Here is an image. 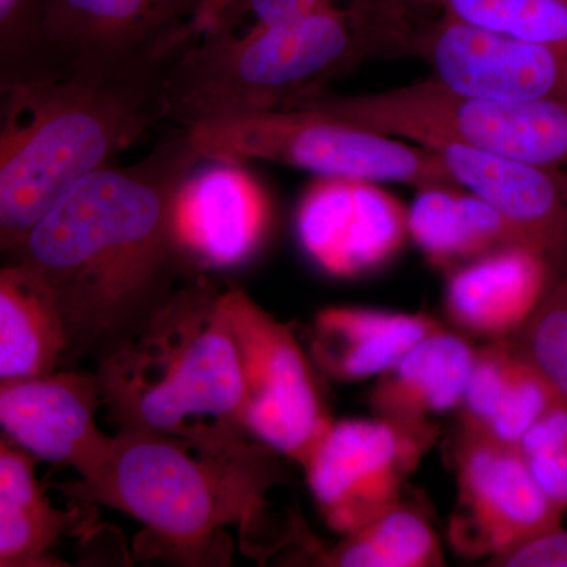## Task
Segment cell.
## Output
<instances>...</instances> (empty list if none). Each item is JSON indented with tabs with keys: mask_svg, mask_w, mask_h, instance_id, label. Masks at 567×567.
I'll return each mask as SVG.
<instances>
[{
	"mask_svg": "<svg viewBox=\"0 0 567 567\" xmlns=\"http://www.w3.org/2000/svg\"><path fill=\"white\" fill-rule=\"evenodd\" d=\"M301 104L421 147L456 145L543 166L567 164L566 104L488 99L434 76L364 95L324 92Z\"/></svg>",
	"mask_w": 567,
	"mask_h": 567,
	"instance_id": "6",
	"label": "cell"
},
{
	"mask_svg": "<svg viewBox=\"0 0 567 567\" xmlns=\"http://www.w3.org/2000/svg\"><path fill=\"white\" fill-rule=\"evenodd\" d=\"M453 461L457 499L447 539L461 557L492 561L563 527L517 447L458 431Z\"/></svg>",
	"mask_w": 567,
	"mask_h": 567,
	"instance_id": "10",
	"label": "cell"
},
{
	"mask_svg": "<svg viewBox=\"0 0 567 567\" xmlns=\"http://www.w3.org/2000/svg\"><path fill=\"white\" fill-rule=\"evenodd\" d=\"M476 352L468 339L446 328L425 336L377 377L369 393L372 413L417 423L457 410Z\"/></svg>",
	"mask_w": 567,
	"mask_h": 567,
	"instance_id": "19",
	"label": "cell"
},
{
	"mask_svg": "<svg viewBox=\"0 0 567 567\" xmlns=\"http://www.w3.org/2000/svg\"><path fill=\"white\" fill-rule=\"evenodd\" d=\"M442 323L424 315L330 306L309 330V357L317 371L342 383L379 377Z\"/></svg>",
	"mask_w": 567,
	"mask_h": 567,
	"instance_id": "18",
	"label": "cell"
},
{
	"mask_svg": "<svg viewBox=\"0 0 567 567\" xmlns=\"http://www.w3.org/2000/svg\"><path fill=\"white\" fill-rule=\"evenodd\" d=\"M233 2L234 0H203L192 21L193 35H199V33L207 31L216 18Z\"/></svg>",
	"mask_w": 567,
	"mask_h": 567,
	"instance_id": "33",
	"label": "cell"
},
{
	"mask_svg": "<svg viewBox=\"0 0 567 567\" xmlns=\"http://www.w3.org/2000/svg\"><path fill=\"white\" fill-rule=\"evenodd\" d=\"M409 235L429 262L446 274L484 254L522 246L491 205L457 185L417 189L409 208Z\"/></svg>",
	"mask_w": 567,
	"mask_h": 567,
	"instance_id": "20",
	"label": "cell"
},
{
	"mask_svg": "<svg viewBox=\"0 0 567 567\" xmlns=\"http://www.w3.org/2000/svg\"><path fill=\"white\" fill-rule=\"evenodd\" d=\"M481 31L528 41L567 40V0H409Z\"/></svg>",
	"mask_w": 567,
	"mask_h": 567,
	"instance_id": "24",
	"label": "cell"
},
{
	"mask_svg": "<svg viewBox=\"0 0 567 567\" xmlns=\"http://www.w3.org/2000/svg\"><path fill=\"white\" fill-rule=\"evenodd\" d=\"M439 156L454 185L491 205L518 245L539 254L555 276L567 265V173L456 145L425 147Z\"/></svg>",
	"mask_w": 567,
	"mask_h": 567,
	"instance_id": "15",
	"label": "cell"
},
{
	"mask_svg": "<svg viewBox=\"0 0 567 567\" xmlns=\"http://www.w3.org/2000/svg\"><path fill=\"white\" fill-rule=\"evenodd\" d=\"M488 566L567 567V529L558 528L492 559Z\"/></svg>",
	"mask_w": 567,
	"mask_h": 567,
	"instance_id": "30",
	"label": "cell"
},
{
	"mask_svg": "<svg viewBox=\"0 0 567 567\" xmlns=\"http://www.w3.org/2000/svg\"><path fill=\"white\" fill-rule=\"evenodd\" d=\"M517 349L511 339L488 341L477 350L464 399L458 405L461 427L468 434H483L502 404L516 363Z\"/></svg>",
	"mask_w": 567,
	"mask_h": 567,
	"instance_id": "28",
	"label": "cell"
},
{
	"mask_svg": "<svg viewBox=\"0 0 567 567\" xmlns=\"http://www.w3.org/2000/svg\"><path fill=\"white\" fill-rule=\"evenodd\" d=\"M203 162L177 128L137 162L85 175L0 259L50 293L65 330L63 365L106 360L205 271L177 226L183 189Z\"/></svg>",
	"mask_w": 567,
	"mask_h": 567,
	"instance_id": "1",
	"label": "cell"
},
{
	"mask_svg": "<svg viewBox=\"0 0 567 567\" xmlns=\"http://www.w3.org/2000/svg\"><path fill=\"white\" fill-rule=\"evenodd\" d=\"M511 341L567 404V265Z\"/></svg>",
	"mask_w": 567,
	"mask_h": 567,
	"instance_id": "26",
	"label": "cell"
},
{
	"mask_svg": "<svg viewBox=\"0 0 567 567\" xmlns=\"http://www.w3.org/2000/svg\"><path fill=\"white\" fill-rule=\"evenodd\" d=\"M78 520V513L52 506L50 499L24 502L0 496V567L35 566Z\"/></svg>",
	"mask_w": 567,
	"mask_h": 567,
	"instance_id": "25",
	"label": "cell"
},
{
	"mask_svg": "<svg viewBox=\"0 0 567 567\" xmlns=\"http://www.w3.org/2000/svg\"><path fill=\"white\" fill-rule=\"evenodd\" d=\"M421 17L406 0H347L279 28L194 35L164 66V121L186 130L290 110L361 63L405 54Z\"/></svg>",
	"mask_w": 567,
	"mask_h": 567,
	"instance_id": "2",
	"label": "cell"
},
{
	"mask_svg": "<svg viewBox=\"0 0 567 567\" xmlns=\"http://www.w3.org/2000/svg\"><path fill=\"white\" fill-rule=\"evenodd\" d=\"M558 401L563 399L548 383L543 372L517 349L516 363L502 404L486 431L477 435L499 445L517 447L528 429Z\"/></svg>",
	"mask_w": 567,
	"mask_h": 567,
	"instance_id": "27",
	"label": "cell"
},
{
	"mask_svg": "<svg viewBox=\"0 0 567 567\" xmlns=\"http://www.w3.org/2000/svg\"><path fill=\"white\" fill-rule=\"evenodd\" d=\"M439 435L432 421H333L301 465L324 524L349 535L399 505Z\"/></svg>",
	"mask_w": 567,
	"mask_h": 567,
	"instance_id": "9",
	"label": "cell"
},
{
	"mask_svg": "<svg viewBox=\"0 0 567 567\" xmlns=\"http://www.w3.org/2000/svg\"><path fill=\"white\" fill-rule=\"evenodd\" d=\"M48 0H0V91L65 76L73 63L47 31Z\"/></svg>",
	"mask_w": 567,
	"mask_h": 567,
	"instance_id": "23",
	"label": "cell"
},
{
	"mask_svg": "<svg viewBox=\"0 0 567 567\" xmlns=\"http://www.w3.org/2000/svg\"><path fill=\"white\" fill-rule=\"evenodd\" d=\"M117 431L219 447L246 439L244 375L223 287L205 271L183 284L132 342L96 364Z\"/></svg>",
	"mask_w": 567,
	"mask_h": 567,
	"instance_id": "5",
	"label": "cell"
},
{
	"mask_svg": "<svg viewBox=\"0 0 567 567\" xmlns=\"http://www.w3.org/2000/svg\"><path fill=\"white\" fill-rule=\"evenodd\" d=\"M347 0H234L207 31H264L305 20ZM204 33V32H203Z\"/></svg>",
	"mask_w": 567,
	"mask_h": 567,
	"instance_id": "29",
	"label": "cell"
},
{
	"mask_svg": "<svg viewBox=\"0 0 567 567\" xmlns=\"http://www.w3.org/2000/svg\"><path fill=\"white\" fill-rule=\"evenodd\" d=\"M212 169L193 174L178 204L182 244L203 270L244 264L270 226L267 200L238 163L208 162Z\"/></svg>",
	"mask_w": 567,
	"mask_h": 567,
	"instance_id": "16",
	"label": "cell"
},
{
	"mask_svg": "<svg viewBox=\"0 0 567 567\" xmlns=\"http://www.w3.org/2000/svg\"><path fill=\"white\" fill-rule=\"evenodd\" d=\"M406 54L427 63L435 80L457 91L567 106V40L513 39L424 11Z\"/></svg>",
	"mask_w": 567,
	"mask_h": 567,
	"instance_id": "11",
	"label": "cell"
},
{
	"mask_svg": "<svg viewBox=\"0 0 567 567\" xmlns=\"http://www.w3.org/2000/svg\"><path fill=\"white\" fill-rule=\"evenodd\" d=\"M271 447L248 440L199 447L174 436L117 431L95 475L66 484L63 495L112 507L144 525L153 555L185 565L226 559L223 528L251 529L282 470Z\"/></svg>",
	"mask_w": 567,
	"mask_h": 567,
	"instance_id": "4",
	"label": "cell"
},
{
	"mask_svg": "<svg viewBox=\"0 0 567 567\" xmlns=\"http://www.w3.org/2000/svg\"><path fill=\"white\" fill-rule=\"evenodd\" d=\"M334 567L445 566L442 543L431 522L402 499L317 558Z\"/></svg>",
	"mask_w": 567,
	"mask_h": 567,
	"instance_id": "22",
	"label": "cell"
},
{
	"mask_svg": "<svg viewBox=\"0 0 567 567\" xmlns=\"http://www.w3.org/2000/svg\"><path fill=\"white\" fill-rule=\"evenodd\" d=\"M185 132L204 162L278 163L319 178L417 189L454 185L429 148L338 121L309 104L205 122Z\"/></svg>",
	"mask_w": 567,
	"mask_h": 567,
	"instance_id": "7",
	"label": "cell"
},
{
	"mask_svg": "<svg viewBox=\"0 0 567 567\" xmlns=\"http://www.w3.org/2000/svg\"><path fill=\"white\" fill-rule=\"evenodd\" d=\"M297 235L324 274L357 278L401 251L410 237L409 210L377 183L319 178L298 207Z\"/></svg>",
	"mask_w": 567,
	"mask_h": 567,
	"instance_id": "12",
	"label": "cell"
},
{
	"mask_svg": "<svg viewBox=\"0 0 567 567\" xmlns=\"http://www.w3.org/2000/svg\"><path fill=\"white\" fill-rule=\"evenodd\" d=\"M76 62L0 91V259L85 175L164 122V66Z\"/></svg>",
	"mask_w": 567,
	"mask_h": 567,
	"instance_id": "3",
	"label": "cell"
},
{
	"mask_svg": "<svg viewBox=\"0 0 567 567\" xmlns=\"http://www.w3.org/2000/svg\"><path fill=\"white\" fill-rule=\"evenodd\" d=\"M203 0H48L47 31L71 63H166L193 39Z\"/></svg>",
	"mask_w": 567,
	"mask_h": 567,
	"instance_id": "14",
	"label": "cell"
},
{
	"mask_svg": "<svg viewBox=\"0 0 567 567\" xmlns=\"http://www.w3.org/2000/svg\"><path fill=\"white\" fill-rule=\"evenodd\" d=\"M65 352V330L50 293L20 265L0 260V380L51 374Z\"/></svg>",
	"mask_w": 567,
	"mask_h": 567,
	"instance_id": "21",
	"label": "cell"
},
{
	"mask_svg": "<svg viewBox=\"0 0 567 567\" xmlns=\"http://www.w3.org/2000/svg\"><path fill=\"white\" fill-rule=\"evenodd\" d=\"M557 276L525 246H506L447 274L446 315L465 334L511 338L543 300Z\"/></svg>",
	"mask_w": 567,
	"mask_h": 567,
	"instance_id": "17",
	"label": "cell"
},
{
	"mask_svg": "<svg viewBox=\"0 0 567 567\" xmlns=\"http://www.w3.org/2000/svg\"><path fill=\"white\" fill-rule=\"evenodd\" d=\"M223 303L240 353L245 431L303 465L334 421L315 361L292 327L275 319L240 287H223Z\"/></svg>",
	"mask_w": 567,
	"mask_h": 567,
	"instance_id": "8",
	"label": "cell"
},
{
	"mask_svg": "<svg viewBox=\"0 0 567 567\" xmlns=\"http://www.w3.org/2000/svg\"><path fill=\"white\" fill-rule=\"evenodd\" d=\"M533 480L559 513L567 507V453L524 457Z\"/></svg>",
	"mask_w": 567,
	"mask_h": 567,
	"instance_id": "32",
	"label": "cell"
},
{
	"mask_svg": "<svg viewBox=\"0 0 567 567\" xmlns=\"http://www.w3.org/2000/svg\"><path fill=\"white\" fill-rule=\"evenodd\" d=\"M102 406L95 372L55 371L0 380V429L33 457L95 475L114 435L96 424Z\"/></svg>",
	"mask_w": 567,
	"mask_h": 567,
	"instance_id": "13",
	"label": "cell"
},
{
	"mask_svg": "<svg viewBox=\"0 0 567 567\" xmlns=\"http://www.w3.org/2000/svg\"><path fill=\"white\" fill-rule=\"evenodd\" d=\"M524 457L567 453V404L558 401L528 429L517 445Z\"/></svg>",
	"mask_w": 567,
	"mask_h": 567,
	"instance_id": "31",
	"label": "cell"
}]
</instances>
